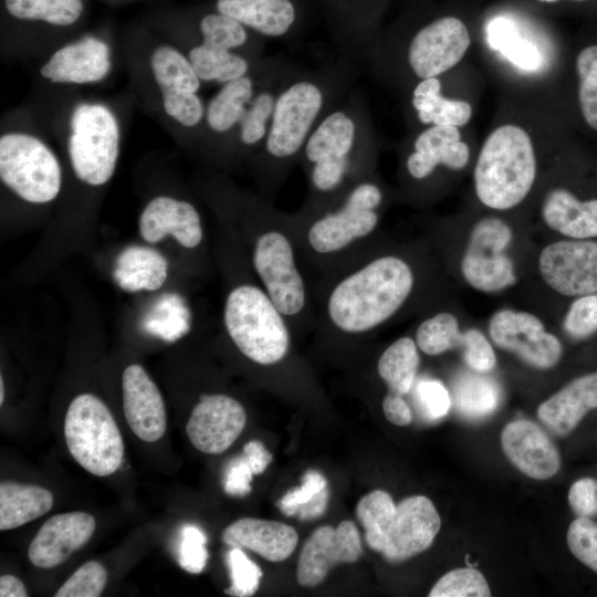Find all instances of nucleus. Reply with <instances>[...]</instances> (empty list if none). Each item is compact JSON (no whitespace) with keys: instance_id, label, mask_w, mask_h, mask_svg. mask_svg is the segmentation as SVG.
Returning a JSON list of instances; mask_svg holds the SVG:
<instances>
[{"instance_id":"nucleus-9","label":"nucleus","mask_w":597,"mask_h":597,"mask_svg":"<svg viewBox=\"0 0 597 597\" xmlns=\"http://www.w3.org/2000/svg\"><path fill=\"white\" fill-rule=\"evenodd\" d=\"M0 178L20 199L43 205L59 196L62 168L42 139L24 132H9L0 137Z\"/></svg>"},{"instance_id":"nucleus-35","label":"nucleus","mask_w":597,"mask_h":597,"mask_svg":"<svg viewBox=\"0 0 597 597\" xmlns=\"http://www.w3.org/2000/svg\"><path fill=\"white\" fill-rule=\"evenodd\" d=\"M8 13L19 20L70 27L83 14V0H4Z\"/></svg>"},{"instance_id":"nucleus-48","label":"nucleus","mask_w":597,"mask_h":597,"mask_svg":"<svg viewBox=\"0 0 597 597\" xmlns=\"http://www.w3.org/2000/svg\"><path fill=\"white\" fill-rule=\"evenodd\" d=\"M563 328L575 339L597 333V293L575 297L565 313Z\"/></svg>"},{"instance_id":"nucleus-24","label":"nucleus","mask_w":597,"mask_h":597,"mask_svg":"<svg viewBox=\"0 0 597 597\" xmlns=\"http://www.w3.org/2000/svg\"><path fill=\"white\" fill-rule=\"evenodd\" d=\"M222 540L230 547L248 548L266 561L282 562L294 552L298 535L282 522L243 517L224 528Z\"/></svg>"},{"instance_id":"nucleus-49","label":"nucleus","mask_w":597,"mask_h":597,"mask_svg":"<svg viewBox=\"0 0 597 597\" xmlns=\"http://www.w3.org/2000/svg\"><path fill=\"white\" fill-rule=\"evenodd\" d=\"M566 541L572 554L597 573V522L576 517L568 527Z\"/></svg>"},{"instance_id":"nucleus-26","label":"nucleus","mask_w":597,"mask_h":597,"mask_svg":"<svg viewBox=\"0 0 597 597\" xmlns=\"http://www.w3.org/2000/svg\"><path fill=\"white\" fill-rule=\"evenodd\" d=\"M545 224L567 239L597 238V198L580 200L567 189L549 191L542 205Z\"/></svg>"},{"instance_id":"nucleus-6","label":"nucleus","mask_w":597,"mask_h":597,"mask_svg":"<svg viewBox=\"0 0 597 597\" xmlns=\"http://www.w3.org/2000/svg\"><path fill=\"white\" fill-rule=\"evenodd\" d=\"M323 104V91L308 80L294 82L276 96L264 146L270 159V193L285 176L290 161L303 150Z\"/></svg>"},{"instance_id":"nucleus-54","label":"nucleus","mask_w":597,"mask_h":597,"mask_svg":"<svg viewBox=\"0 0 597 597\" xmlns=\"http://www.w3.org/2000/svg\"><path fill=\"white\" fill-rule=\"evenodd\" d=\"M568 502L577 517H591L597 513V482L584 478L574 482L568 492Z\"/></svg>"},{"instance_id":"nucleus-19","label":"nucleus","mask_w":597,"mask_h":597,"mask_svg":"<svg viewBox=\"0 0 597 597\" xmlns=\"http://www.w3.org/2000/svg\"><path fill=\"white\" fill-rule=\"evenodd\" d=\"M123 409L127 425L143 441L155 442L166 431L163 396L145 368L127 366L122 376Z\"/></svg>"},{"instance_id":"nucleus-15","label":"nucleus","mask_w":597,"mask_h":597,"mask_svg":"<svg viewBox=\"0 0 597 597\" xmlns=\"http://www.w3.org/2000/svg\"><path fill=\"white\" fill-rule=\"evenodd\" d=\"M242 404L226 394H201L186 426L191 444L200 452H224L245 427Z\"/></svg>"},{"instance_id":"nucleus-17","label":"nucleus","mask_w":597,"mask_h":597,"mask_svg":"<svg viewBox=\"0 0 597 597\" xmlns=\"http://www.w3.org/2000/svg\"><path fill=\"white\" fill-rule=\"evenodd\" d=\"M138 231L147 243H158L170 235L187 250L200 248L205 240L197 208L187 200L164 195L147 202L138 219Z\"/></svg>"},{"instance_id":"nucleus-22","label":"nucleus","mask_w":597,"mask_h":597,"mask_svg":"<svg viewBox=\"0 0 597 597\" xmlns=\"http://www.w3.org/2000/svg\"><path fill=\"white\" fill-rule=\"evenodd\" d=\"M469 158V146L461 140L458 127L432 125L416 138L406 169L415 180H423L440 165L460 170Z\"/></svg>"},{"instance_id":"nucleus-25","label":"nucleus","mask_w":597,"mask_h":597,"mask_svg":"<svg viewBox=\"0 0 597 597\" xmlns=\"http://www.w3.org/2000/svg\"><path fill=\"white\" fill-rule=\"evenodd\" d=\"M597 408V371L568 383L537 408V417L556 436H567Z\"/></svg>"},{"instance_id":"nucleus-21","label":"nucleus","mask_w":597,"mask_h":597,"mask_svg":"<svg viewBox=\"0 0 597 597\" xmlns=\"http://www.w3.org/2000/svg\"><path fill=\"white\" fill-rule=\"evenodd\" d=\"M501 444L507 459L532 479L546 480L559 470L561 457L556 447L532 421L507 423L501 433Z\"/></svg>"},{"instance_id":"nucleus-38","label":"nucleus","mask_w":597,"mask_h":597,"mask_svg":"<svg viewBox=\"0 0 597 597\" xmlns=\"http://www.w3.org/2000/svg\"><path fill=\"white\" fill-rule=\"evenodd\" d=\"M462 333L454 314L438 312L419 323L413 339L420 352L428 356H438L460 347Z\"/></svg>"},{"instance_id":"nucleus-40","label":"nucleus","mask_w":597,"mask_h":597,"mask_svg":"<svg viewBox=\"0 0 597 597\" xmlns=\"http://www.w3.org/2000/svg\"><path fill=\"white\" fill-rule=\"evenodd\" d=\"M203 43L234 51L249 39V30L234 19L217 10L203 14L198 23Z\"/></svg>"},{"instance_id":"nucleus-43","label":"nucleus","mask_w":597,"mask_h":597,"mask_svg":"<svg viewBox=\"0 0 597 597\" xmlns=\"http://www.w3.org/2000/svg\"><path fill=\"white\" fill-rule=\"evenodd\" d=\"M276 97L263 91L254 95L240 125V140L245 146L258 145L265 139Z\"/></svg>"},{"instance_id":"nucleus-10","label":"nucleus","mask_w":597,"mask_h":597,"mask_svg":"<svg viewBox=\"0 0 597 597\" xmlns=\"http://www.w3.org/2000/svg\"><path fill=\"white\" fill-rule=\"evenodd\" d=\"M512 239L511 227L496 217L482 218L472 227L460 264L472 289L494 293L516 283L515 266L506 253Z\"/></svg>"},{"instance_id":"nucleus-29","label":"nucleus","mask_w":597,"mask_h":597,"mask_svg":"<svg viewBox=\"0 0 597 597\" xmlns=\"http://www.w3.org/2000/svg\"><path fill=\"white\" fill-rule=\"evenodd\" d=\"M441 82L438 77L421 80L412 92V106L423 124L437 126H464L472 116L469 103L450 100L440 94Z\"/></svg>"},{"instance_id":"nucleus-33","label":"nucleus","mask_w":597,"mask_h":597,"mask_svg":"<svg viewBox=\"0 0 597 597\" xmlns=\"http://www.w3.org/2000/svg\"><path fill=\"white\" fill-rule=\"evenodd\" d=\"M486 39L493 50L499 51L521 70L536 72L543 65L542 51L522 32L520 33L511 20L505 18L492 20L486 29Z\"/></svg>"},{"instance_id":"nucleus-11","label":"nucleus","mask_w":597,"mask_h":597,"mask_svg":"<svg viewBox=\"0 0 597 597\" xmlns=\"http://www.w3.org/2000/svg\"><path fill=\"white\" fill-rule=\"evenodd\" d=\"M440 526L433 503L423 495H413L397 504L380 533L366 543L388 562L399 563L429 548Z\"/></svg>"},{"instance_id":"nucleus-56","label":"nucleus","mask_w":597,"mask_h":597,"mask_svg":"<svg viewBox=\"0 0 597 597\" xmlns=\"http://www.w3.org/2000/svg\"><path fill=\"white\" fill-rule=\"evenodd\" d=\"M385 418L392 425L405 427L412 420V413L404 396L387 392L381 404Z\"/></svg>"},{"instance_id":"nucleus-60","label":"nucleus","mask_w":597,"mask_h":597,"mask_svg":"<svg viewBox=\"0 0 597 597\" xmlns=\"http://www.w3.org/2000/svg\"><path fill=\"white\" fill-rule=\"evenodd\" d=\"M538 1L551 3V2H556V1H558V0H538ZM576 1H583V0H576Z\"/></svg>"},{"instance_id":"nucleus-5","label":"nucleus","mask_w":597,"mask_h":597,"mask_svg":"<svg viewBox=\"0 0 597 597\" xmlns=\"http://www.w3.org/2000/svg\"><path fill=\"white\" fill-rule=\"evenodd\" d=\"M536 177V156L530 135L506 124L485 139L473 172L474 190L485 207L514 208L531 191Z\"/></svg>"},{"instance_id":"nucleus-41","label":"nucleus","mask_w":597,"mask_h":597,"mask_svg":"<svg viewBox=\"0 0 597 597\" xmlns=\"http://www.w3.org/2000/svg\"><path fill=\"white\" fill-rule=\"evenodd\" d=\"M578 100L587 125L597 130V44L580 51L576 60Z\"/></svg>"},{"instance_id":"nucleus-36","label":"nucleus","mask_w":597,"mask_h":597,"mask_svg":"<svg viewBox=\"0 0 597 597\" xmlns=\"http://www.w3.org/2000/svg\"><path fill=\"white\" fill-rule=\"evenodd\" d=\"M328 498L326 479L318 471L308 470L302 484L286 492L277 505L285 515H297L301 521H308L325 512Z\"/></svg>"},{"instance_id":"nucleus-59","label":"nucleus","mask_w":597,"mask_h":597,"mask_svg":"<svg viewBox=\"0 0 597 597\" xmlns=\"http://www.w3.org/2000/svg\"><path fill=\"white\" fill-rule=\"evenodd\" d=\"M3 399H4V385H3V378L1 376L0 377V404L1 405L3 404Z\"/></svg>"},{"instance_id":"nucleus-8","label":"nucleus","mask_w":597,"mask_h":597,"mask_svg":"<svg viewBox=\"0 0 597 597\" xmlns=\"http://www.w3.org/2000/svg\"><path fill=\"white\" fill-rule=\"evenodd\" d=\"M64 437L73 459L87 472L106 476L124 458V442L106 405L92 394H81L70 404Z\"/></svg>"},{"instance_id":"nucleus-2","label":"nucleus","mask_w":597,"mask_h":597,"mask_svg":"<svg viewBox=\"0 0 597 597\" xmlns=\"http://www.w3.org/2000/svg\"><path fill=\"white\" fill-rule=\"evenodd\" d=\"M383 202L379 185L363 178L324 210L289 214L310 282L336 271L374 244Z\"/></svg>"},{"instance_id":"nucleus-32","label":"nucleus","mask_w":597,"mask_h":597,"mask_svg":"<svg viewBox=\"0 0 597 597\" xmlns=\"http://www.w3.org/2000/svg\"><path fill=\"white\" fill-rule=\"evenodd\" d=\"M151 75L161 93H197L201 80L195 72L188 55L169 44L153 50L149 59Z\"/></svg>"},{"instance_id":"nucleus-27","label":"nucleus","mask_w":597,"mask_h":597,"mask_svg":"<svg viewBox=\"0 0 597 597\" xmlns=\"http://www.w3.org/2000/svg\"><path fill=\"white\" fill-rule=\"evenodd\" d=\"M168 276V261L155 248L133 244L121 251L113 280L126 292L156 291Z\"/></svg>"},{"instance_id":"nucleus-45","label":"nucleus","mask_w":597,"mask_h":597,"mask_svg":"<svg viewBox=\"0 0 597 597\" xmlns=\"http://www.w3.org/2000/svg\"><path fill=\"white\" fill-rule=\"evenodd\" d=\"M378 0H323L328 19L342 31L359 33L368 24Z\"/></svg>"},{"instance_id":"nucleus-44","label":"nucleus","mask_w":597,"mask_h":597,"mask_svg":"<svg viewBox=\"0 0 597 597\" xmlns=\"http://www.w3.org/2000/svg\"><path fill=\"white\" fill-rule=\"evenodd\" d=\"M395 509L391 495L383 490H375L358 501L356 515L365 530L366 542L380 533Z\"/></svg>"},{"instance_id":"nucleus-14","label":"nucleus","mask_w":597,"mask_h":597,"mask_svg":"<svg viewBox=\"0 0 597 597\" xmlns=\"http://www.w3.org/2000/svg\"><path fill=\"white\" fill-rule=\"evenodd\" d=\"M470 46L465 24L455 17H442L422 27L412 38L408 62L420 77H437L461 61Z\"/></svg>"},{"instance_id":"nucleus-7","label":"nucleus","mask_w":597,"mask_h":597,"mask_svg":"<svg viewBox=\"0 0 597 597\" xmlns=\"http://www.w3.org/2000/svg\"><path fill=\"white\" fill-rule=\"evenodd\" d=\"M119 145V124L111 108L87 102L73 108L67 154L80 181L92 187L107 184L116 170Z\"/></svg>"},{"instance_id":"nucleus-55","label":"nucleus","mask_w":597,"mask_h":597,"mask_svg":"<svg viewBox=\"0 0 597 597\" xmlns=\"http://www.w3.org/2000/svg\"><path fill=\"white\" fill-rule=\"evenodd\" d=\"M253 472L241 454L232 459L224 472L223 490L230 496H244L251 492Z\"/></svg>"},{"instance_id":"nucleus-30","label":"nucleus","mask_w":597,"mask_h":597,"mask_svg":"<svg viewBox=\"0 0 597 597\" xmlns=\"http://www.w3.org/2000/svg\"><path fill=\"white\" fill-rule=\"evenodd\" d=\"M420 364L419 348L410 336L389 344L377 360V374L388 392L405 396L413 387Z\"/></svg>"},{"instance_id":"nucleus-52","label":"nucleus","mask_w":597,"mask_h":597,"mask_svg":"<svg viewBox=\"0 0 597 597\" xmlns=\"http://www.w3.org/2000/svg\"><path fill=\"white\" fill-rule=\"evenodd\" d=\"M207 536L205 532L193 524H186L181 528L178 562L182 569L190 574H199L208 562Z\"/></svg>"},{"instance_id":"nucleus-51","label":"nucleus","mask_w":597,"mask_h":597,"mask_svg":"<svg viewBox=\"0 0 597 597\" xmlns=\"http://www.w3.org/2000/svg\"><path fill=\"white\" fill-rule=\"evenodd\" d=\"M460 348L463 362L471 370L486 374L495 368L494 349L481 331L476 328L464 331Z\"/></svg>"},{"instance_id":"nucleus-31","label":"nucleus","mask_w":597,"mask_h":597,"mask_svg":"<svg viewBox=\"0 0 597 597\" xmlns=\"http://www.w3.org/2000/svg\"><path fill=\"white\" fill-rule=\"evenodd\" d=\"M254 97V83L248 75L222 84L206 106L205 119L208 127L224 134L240 124Z\"/></svg>"},{"instance_id":"nucleus-37","label":"nucleus","mask_w":597,"mask_h":597,"mask_svg":"<svg viewBox=\"0 0 597 597\" xmlns=\"http://www.w3.org/2000/svg\"><path fill=\"white\" fill-rule=\"evenodd\" d=\"M144 317L143 327L153 336L175 342L190 329V316L184 301L177 294H164Z\"/></svg>"},{"instance_id":"nucleus-57","label":"nucleus","mask_w":597,"mask_h":597,"mask_svg":"<svg viewBox=\"0 0 597 597\" xmlns=\"http://www.w3.org/2000/svg\"><path fill=\"white\" fill-rule=\"evenodd\" d=\"M242 455L254 475L263 473L272 461L270 451L256 440H251L243 447Z\"/></svg>"},{"instance_id":"nucleus-13","label":"nucleus","mask_w":597,"mask_h":597,"mask_svg":"<svg viewBox=\"0 0 597 597\" xmlns=\"http://www.w3.org/2000/svg\"><path fill=\"white\" fill-rule=\"evenodd\" d=\"M544 282L568 297L597 293V241L564 239L544 247L538 258Z\"/></svg>"},{"instance_id":"nucleus-18","label":"nucleus","mask_w":597,"mask_h":597,"mask_svg":"<svg viewBox=\"0 0 597 597\" xmlns=\"http://www.w3.org/2000/svg\"><path fill=\"white\" fill-rule=\"evenodd\" d=\"M111 69L112 53L107 42L85 35L52 53L41 66L40 74L51 83L84 85L101 82Z\"/></svg>"},{"instance_id":"nucleus-42","label":"nucleus","mask_w":597,"mask_h":597,"mask_svg":"<svg viewBox=\"0 0 597 597\" xmlns=\"http://www.w3.org/2000/svg\"><path fill=\"white\" fill-rule=\"evenodd\" d=\"M430 597H489L486 579L475 568H457L444 574L431 588Z\"/></svg>"},{"instance_id":"nucleus-47","label":"nucleus","mask_w":597,"mask_h":597,"mask_svg":"<svg viewBox=\"0 0 597 597\" xmlns=\"http://www.w3.org/2000/svg\"><path fill=\"white\" fill-rule=\"evenodd\" d=\"M107 583L104 566L91 561L82 565L55 593V597H97Z\"/></svg>"},{"instance_id":"nucleus-1","label":"nucleus","mask_w":597,"mask_h":597,"mask_svg":"<svg viewBox=\"0 0 597 597\" xmlns=\"http://www.w3.org/2000/svg\"><path fill=\"white\" fill-rule=\"evenodd\" d=\"M311 283L316 337L352 343L394 320L415 296L418 273L402 253L375 243L336 271Z\"/></svg>"},{"instance_id":"nucleus-3","label":"nucleus","mask_w":597,"mask_h":597,"mask_svg":"<svg viewBox=\"0 0 597 597\" xmlns=\"http://www.w3.org/2000/svg\"><path fill=\"white\" fill-rule=\"evenodd\" d=\"M222 325L235 349L255 366L280 367L293 354L294 333L248 260L242 275L233 279L224 296Z\"/></svg>"},{"instance_id":"nucleus-12","label":"nucleus","mask_w":597,"mask_h":597,"mask_svg":"<svg viewBox=\"0 0 597 597\" xmlns=\"http://www.w3.org/2000/svg\"><path fill=\"white\" fill-rule=\"evenodd\" d=\"M489 335L498 347L515 354L534 368L549 369L563 354L558 337L528 312L510 308L495 312L489 322Z\"/></svg>"},{"instance_id":"nucleus-16","label":"nucleus","mask_w":597,"mask_h":597,"mask_svg":"<svg viewBox=\"0 0 597 597\" xmlns=\"http://www.w3.org/2000/svg\"><path fill=\"white\" fill-rule=\"evenodd\" d=\"M363 553L360 534L352 521L320 526L305 541L296 567L301 586L314 587L338 564L355 563Z\"/></svg>"},{"instance_id":"nucleus-39","label":"nucleus","mask_w":597,"mask_h":597,"mask_svg":"<svg viewBox=\"0 0 597 597\" xmlns=\"http://www.w3.org/2000/svg\"><path fill=\"white\" fill-rule=\"evenodd\" d=\"M457 410L469 418H482L492 413L499 402V388L486 377L463 376L453 389Z\"/></svg>"},{"instance_id":"nucleus-58","label":"nucleus","mask_w":597,"mask_h":597,"mask_svg":"<svg viewBox=\"0 0 597 597\" xmlns=\"http://www.w3.org/2000/svg\"><path fill=\"white\" fill-rule=\"evenodd\" d=\"M1 597H27L28 591L24 584L13 575H2L0 577Z\"/></svg>"},{"instance_id":"nucleus-4","label":"nucleus","mask_w":597,"mask_h":597,"mask_svg":"<svg viewBox=\"0 0 597 597\" xmlns=\"http://www.w3.org/2000/svg\"><path fill=\"white\" fill-rule=\"evenodd\" d=\"M356 124L343 111L325 116L310 134L303 157L307 166L310 197L301 213H314L336 203L362 180V160L354 153Z\"/></svg>"},{"instance_id":"nucleus-20","label":"nucleus","mask_w":597,"mask_h":597,"mask_svg":"<svg viewBox=\"0 0 597 597\" xmlns=\"http://www.w3.org/2000/svg\"><path fill=\"white\" fill-rule=\"evenodd\" d=\"M95 531V519L86 512L60 513L46 520L32 540L28 556L40 568L62 564L81 548Z\"/></svg>"},{"instance_id":"nucleus-34","label":"nucleus","mask_w":597,"mask_h":597,"mask_svg":"<svg viewBox=\"0 0 597 597\" xmlns=\"http://www.w3.org/2000/svg\"><path fill=\"white\" fill-rule=\"evenodd\" d=\"M188 57L201 82L228 83L249 72V62L235 51L203 42L193 45Z\"/></svg>"},{"instance_id":"nucleus-28","label":"nucleus","mask_w":597,"mask_h":597,"mask_svg":"<svg viewBox=\"0 0 597 597\" xmlns=\"http://www.w3.org/2000/svg\"><path fill=\"white\" fill-rule=\"evenodd\" d=\"M52 493L39 485L13 481L0 483V531L17 528L48 513Z\"/></svg>"},{"instance_id":"nucleus-53","label":"nucleus","mask_w":597,"mask_h":597,"mask_svg":"<svg viewBox=\"0 0 597 597\" xmlns=\"http://www.w3.org/2000/svg\"><path fill=\"white\" fill-rule=\"evenodd\" d=\"M416 396L425 415L430 419H439L446 416L451 407V397L448 389L434 379L418 383Z\"/></svg>"},{"instance_id":"nucleus-46","label":"nucleus","mask_w":597,"mask_h":597,"mask_svg":"<svg viewBox=\"0 0 597 597\" xmlns=\"http://www.w3.org/2000/svg\"><path fill=\"white\" fill-rule=\"evenodd\" d=\"M231 585L226 594L238 597L252 596L262 578L261 568L239 547H231L227 556Z\"/></svg>"},{"instance_id":"nucleus-23","label":"nucleus","mask_w":597,"mask_h":597,"mask_svg":"<svg viewBox=\"0 0 597 597\" xmlns=\"http://www.w3.org/2000/svg\"><path fill=\"white\" fill-rule=\"evenodd\" d=\"M214 10L266 38L289 34L302 17L301 0H216Z\"/></svg>"},{"instance_id":"nucleus-50","label":"nucleus","mask_w":597,"mask_h":597,"mask_svg":"<svg viewBox=\"0 0 597 597\" xmlns=\"http://www.w3.org/2000/svg\"><path fill=\"white\" fill-rule=\"evenodd\" d=\"M161 104L166 115L184 127H196L206 115V107L197 93H161Z\"/></svg>"}]
</instances>
